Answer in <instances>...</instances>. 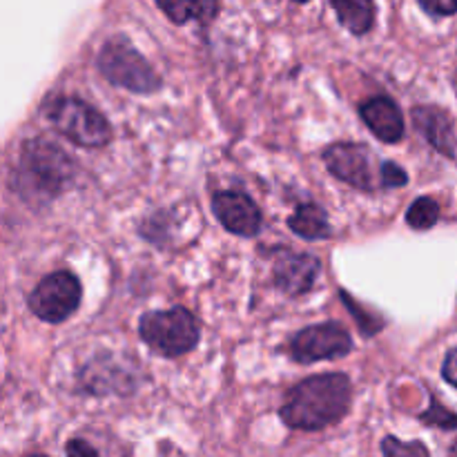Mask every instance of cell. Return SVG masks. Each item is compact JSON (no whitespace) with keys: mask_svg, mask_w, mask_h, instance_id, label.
<instances>
[{"mask_svg":"<svg viewBox=\"0 0 457 457\" xmlns=\"http://www.w3.org/2000/svg\"><path fill=\"white\" fill-rule=\"evenodd\" d=\"M366 128L384 143H397L404 137V116L397 103L388 96H373L360 105Z\"/></svg>","mask_w":457,"mask_h":457,"instance_id":"12","label":"cell"},{"mask_svg":"<svg viewBox=\"0 0 457 457\" xmlns=\"http://www.w3.org/2000/svg\"><path fill=\"white\" fill-rule=\"evenodd\" d=\"M290 230L297 237L306 241H321L328 239L333 235V228H330L328 217H326L324 210L315 204H303L295 210V214H290L288 219Z\"/></svg>","mask_w":457,"mask_h":457,"instance_id":"13","label":"cell"},{"mask_svg":"<svg viewBox=\"0 0 457 457\" xmlns=\"http://www.w3.org/2000/svg\"><path fill=\"white\" fill-rule=\"evenodd\" d=\"M161 12L168 13V18L177 25H183L187 21H201L204 25L212 22V18L217 16L219 4L217 3H204V0H196V3H156Z\"/></svg>","mask_w":457,"mask_h":457,"instance_id":"15","label":"cell"},{"mask_svg":"<svg viewBox=\"0 0 457 457\" xmlns=\"http://www.w3.org/2000/svg\"><path fill=\"white\" fill-rule=\"evenodd\" d=\"M34 457H45V455H34Z\"/></svg>","mask_w":457,"mask_h":457,"instance_id":"24","label":"cell"},{"mask_svg":"<svg viewBox=\"0 0 457 457\" xmlns=\"http://www.w3.org/2000/svg\"><path fill=\"white\" fill-rule=\"evenodd\" d=\"M382 457H431L422 442H402L397 437H384Z\"/></svg>","mask_w":457,"mask_h":457,"instance_id":"17","label":"cell"},{"mask_svg":"<svg viewBox=\"0 0 457 457\" xmlns=\"http://www.w3.org/2000/svg\"><path fill=\"white\" fill-rule=\"evenodd\" d=\"M437 219H440V205L431 196H420L406 210V223L415 230H428L436 226Z\"/></svg>","mask_w":457,"mask_h":457,"instance_id":"16","label":"cell"},{"mask_svg":"<svg viewBox=\"0 0 457 457\" xmlns=\"http://www.w3.org/2000/svg\"><path fill=\"white\" fill-rule=\"evenodd\" d=\"M288 351L299 364H315V361L339 360L348 355L353 351V339L337 324L308 326L290 339Z\"/></svg>","mask_w":457,"mask_h":457,"instance_id":"8","label":"cell"},{"mask_svg":"<svg viewBox=\"0 0 457 457\" xmlns=\"http://www.w3.org/2000/svg\"><path fill=\"white\" fill-rule=\"evenodd\" d=\"M324 163L335 179L361 192L382 187V163L361 143H335L324 150Z\"/></svg>","mask_w":457,"mask_h":457,"instance_id":"6","label":"cell"},{"mask_svg":"<svg viewBox=\"0 0 457 457\" xmlns=\"http://www.w3.org/2000/svg\"><path fill=\"white\" fill-rule=\"evenodd\" d=\"M449 457H457V445L453 446V449H451V453H449Z\"/></svg>","mask_w":457,"mask_h":457,"instance_id":"23","label":"cell"},{"mask_svg":"<svg viewBox=\"0 0 457 457\" xmlns=\"http://www.w3.org/2000/svg\"><path fill=\"white\" fill-rule=\"evenodd\" d=\"M320 259L312 257V254L281 250L275 257L272 277H275V284L281 293H286L288 297H302V295L311 293L317 277H320Z\"/></svg>","mask_w":457,"mask_h":457,"instance_id":"9","label":"cell"},{"mask_svg":"<svg viewBox=\"0 0 457 457\" xmlns=\"http://www.w3.org/2000/svg\"><path fill=\"white\" fill-rule=\"evenodd\" d=\"M442 375H445L451 386L457 388V348L449 351V355H446L445 364H442Z\"/></svg>","mask_w":457,"mask_h":457,"instance_id":"22","label":"cell"},{"mask_svg":"<svg viewBox=\"0 0 457 457\" xmlns=\"http://www.w3.org/2000/svg\"><path fill=\"white\" fill-rule=\"evenodd\" d=\"M330 7L337 13L339 22L346 27L348 31H353L355 36H364L373 29L375 25V4L373 3H344V0H335Z\"/></svg>","mask_w":457,"mask_h":457,"instance_id":"14","label":"cell"},{"mask_svg":"<svg viewBox=\"0 0 457 457\" xmlns=\"http://www.w3.org/2000/svg\"><path fill=\"white\" fill-rule=\"evenodd\" d=\"M212 212L232 235L254 237L262 230V212L257 204L241 192H217L212 196Z\"/></svg>","mask_w":457,"mask_h":457,"instance_id":"10","label":"cell"},{"mask_svg":"<svg viewBox=\"0 0 457 457\" xmlns=\"http://www.w3.org/2000/svg\"><path fill=\"white\" fill-rule=\"evenodd\" d=\"M43 114L56 132L79 147H103L112 138V128L105 116L80 98H49L43 105Z\"/></svg>","mask_w":457,"mask_h":457,"instance_id":"3","label":"cell"},{"mask_svg":"<svg viewBox=\"0 0 457 457\" xmlns=\"http://www.w3.org/2000/svg\"><path fill=\"white\" fill-rule=\"evenodd\" d=\"M141 339L163 357H181L199 344V324L187 308L145 312L138 321Z\"/></svg>","mask_w":457,"mask_h":457,"instance_id":"5","label":"cell"},{"mask_svg":"<svg viewBox=\"0 0 457 457\" xmlns=\"http://www.w3.org/2000/svg\"><path fill=\"white\" fill-rule=\"evenodd\" d=\"M353 402L351 379L344 373H324L303 379L279 409L284 424L297 431H321L346 418Z\"/></svg>","mask_w":457,"mask_h":457,"instance_id":"1","label":"cell"},{"mask_svg":"<svg viewBox=\"0 0 457 457\" xmlns=\"http://www.w3.org/2000/svg\"><path fill=\"white\" fill-rule=\"evenodd\" d=\"M420 7L431 13V16H451V13L457 12V0H433V3L422 0Z\"/></svg>","mask_w":457,"mask_h":457,"instance_id":"20","label":"cell"},{"mask_svg":"<svg viewBox=\"0 0 457 457\" xmlns=\"http://www.w3.org/2000/svg\"><path fill=\"white\" fill-rule=\"evenodd\" d=\"M74 159L56 143L34 138L22 145L16 183L21 192L31 199H56L74 179Z\"/></svg>","mask_w":457,"mask_h":457,"instance_id":"2","label":"cell"},{"mask_svg":"<svg viewBox=\"0 0 457 457\" xmlns=\"http://www.w3.org/2000/svg\"><path fill=\"white\" fill-rule=\"evenodd\" d=\"M80 299H83V288L76 275L58 270L36 286L34 293L29 295V311L47 324H61L79 311Z\"/></svg>","mask_w":457,"mask_h":457,"instance_id":"7","label":"cell"},{"mask_svg":"<svg viewBox=\"0 0 457 457\" xmlns=\"http://www.w3.org/2000/svg\"><path fill=\"white\" fill-rule=\"evenodd\" d=\"M409 183V174L404 168H400L393 161H384L382 163V187H402Z\"/></svg>","mask_w":457,"mask_h":457,"instance_id":"18","label":"cell"},{"mask_svg":"<svg viewBox=\"0 0 457 457\" xmlns=\"http://www.w3.org/2000/svg\"><path fill=\"white\" fill-rule=\"evenodd\" d=\"M96 67L103 79L134 94H152L161 87V79L147 58L125 36H114L103 45Z\"/></svg>","mask_w":457,"mask_h":457,"instance_id":"4","label":"cell"},{"mask_svg":"<svg viewBox=\"0 0 457 457\" xmlns=\"http://www.w3.org/2000/svg\"><path fill=\"white\" fill-rule=\"evenodd\" d=\"M65 457H98V453L85 440H70L67 442Z\"/></svg>","mask_w":457,"mask_h":457,"instance_id":"21","label":"cell"},{"mask_svg":"<svg viewBox=\"0 0 457 457\" xmlns=\"http://www.w3.org/2000/svg\"><path fill=\"white\" fill-rule=\"evenodd\" d=\"M413 123L424 138L436 147L440 154L455 159L457 156V134L455 123L449 112L433 105H420L413 110Z\"/></svg>","mask_w":457,"mask_h":457,"instance_id":"11","label":"cell"},{"mask_svg":"<svg viewBox=\"0 0 457 457\" xmlns=\"http://www.w3.org/2000/svg\"><path fill=\"white\" fill-rule=\"evenodd\" d=\"M422 420L427 424H436V427H442V428H457L455 415L449 413L446 409H442L436 400L431 402V409H428V413L422 415Z\"/></svg>","mask_w":457,"mask_h":457,"instance_id":"19","label":"cell"}]
</instances>
